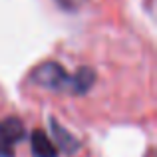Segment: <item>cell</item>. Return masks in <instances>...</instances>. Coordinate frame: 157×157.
<instances>
[{"instance_id":"obj_3","label":"cell","mask_w":157,"mask_h":157,"mask_svg":"<svg viewBox=\"0 0 157 157\" xmlns=\"http://www.w3.org/2000/svg\"><path fill=\"white\" fill-rule=\"evenodd\" d=\"M50 127H52L54 139H56V143H54V145L60 147L64 153H76V151L80 149V141H78V139L74 137V135L70 133L66 127H62L54 117L50 119Z\"/></svg>"},{"instance_id":"obj_1","label":"cell","mask_w":157,"mask_h":157,"mask_svg":"<svg viewBox=\"0 0 157 157\" xmlns=\"http://www.w3.org/2000/svg\"><path fill=\"white\" fill-rule=\"evenodd\" d=\"M30 82L52 92H68L74 96H84L92 90L96 82V72L88 66H82L76 74H68L58 62H42L30 72Z\"/></svg>"},{"instance_id":"obj_5","label":"cell","mask_w":157,"mask_h":157,"mask_svg":"<svg viewBox=\"0 0 157 157\" xmlns=\"http://www.w3.org/2000/svg\"><path fill=\"white\" fill-rule=\"evenodd\" d=\"M56 2H58V6H60L62 10L72 12V10H78V8L84 4V0H56Z\"/></svg>"},{"instance_id":"obj_4","label":"cell","mask_w":157,"mask_h":157,"mask_svg":"<svg viewBox=\"0 0 157 157\" xmlns=\"http://www.w3.org/2000/svg\"><path fill=\"white\" fill-rule=\"evenodd\" d=\"M30 143H32V153L34 157H58L60 151L54 145V141L44 133L42 129H34L30 135Z\"/></svg>"},{"instance_id":"obj_2","label":"cell","mask_w":157,"mask_h":157,"mask_svg":"<svg viewBox=\"0 0 157 157\" xmlns=\"http://www.w3.org/2000/svg\"><path fill=\"white\" fill-rule=\"evenodd\" d=\"M26 137V127L20 117H4L0 121V157H16V145Z\"/></svg>"}]
</instances>
